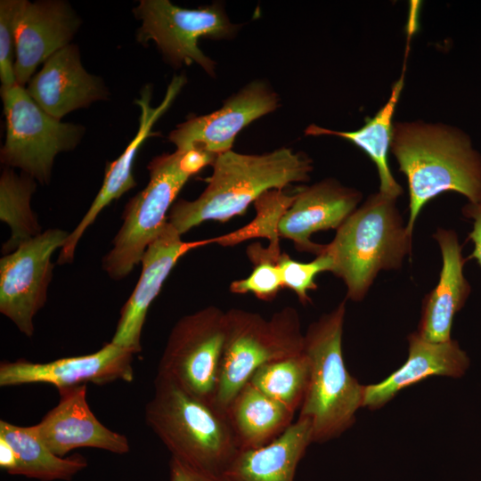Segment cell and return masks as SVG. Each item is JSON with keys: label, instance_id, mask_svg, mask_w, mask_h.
<instances>
[{"label": "cell", "instance_id": "ffe728a7", "mask_svg": "<svg viewBox=\"0 0 481 481\" xmlns=\"http://www.w3.org/2000/svg\"><path fill=\"white\" fill-rule=\"evenodd\" d=\"M433 238L441 251L442 267L437 284L422 301L417 331L428 341L444 342L451 339L453 318L464 306L471 286L464 275L467 259L457 232L438 227Z\"/></svg>", "mask_w": 481, "mask_h": 481}, {"label": "cell", "instance_id": "8992f818", "mask_svg": "<svg viewBox=\"0 0 481 481\" xmlns=\"http://www.w3.org/2000/svg\"><path fill=\"white\" fill-rule=\"evenodd\" d=\"M216 155L200 151L163 153L148 165V184L128 200L122 225L112 240L111 249L102 258V269L113 280L126 277L141 262L150 243L158 237L180 191L187 181Z\"/></svg>", "mask_w": 481, "mask_h": 481}, {"label": "cell", "instance_id": "836d02e7", "mask_svg": "<svg viewBox=\"0 0 481 481\" xmlns=\"http://www.w3.org/2000/svg\"><path fill=\"white\" fill-rule=\"evenodd\" d=\"M18 466V458L10 444L0 437V467L8 474L14 475Z\"/></svg>", "mask_w": 481, "mask_h": 481}, {"label": "cell", "instance_id": "7a4b0ae2", "mask_svg": "<svg viewBox=\"0 0 481 481\" xmlns=\"http://www.w3.org/2000/svg\"><path fill=\"white\" fill-rule=\"evenodd\" d=\"M212 167L203 192L194 200H177L168 213L167 222L181 235L203 222L242 215L265 192L307 182L314 169L308 155L287 147L262 154L231 150L217 155Z\"/></svg>", "mask_w": 481, "mask_h": 481}, {"label": "cell", "instance_id": "5b68a950", "mask_svg": "<svg viewBox=\"0 0 481 481\" xmlns=\"http://www.w3.org/2000/svg\"><path fill=\"white\" fill-rule=\"evenodd\" d=\"M346 299L312 322L304 336L310 374L298 417L312 427L313 443H324L346 431L363 407L364 386L347 371L342 352Z\"/></svg>", "mask_w": 481, "mask_h": 481}, {"label": "cell", "instance_id": "6da1fadb", "mask_svg": "<svg viewBox=\"0 0 481 481\" xmlns=\"http://www.w3.org/2000/svg\"><path fill=\"white\" fill-rule=\"evenodd\" d=\"M390 151L407 180L410 233L424 206L441 193L481 201V153L461 128L423 120L394 122Z\"/></svg>", "mask_w": 481, "mask_h": 481}, {"label": "cell", "instance_id": "ac0fdd59", "mask_svg": "<svg viewBox=\"0 0 481 481\" xmlns=\"http://www.w3.org/2000/svg\"><path fill=\"white\" fill-rule=\"evenodd\" d=\"M60 401L36 425L47 447L56 455L66 457L70 451L90 447L116 454L129 452L126 436L102 425L86 401V385L59 391Z\"/></svg>", "mask_w": 481, "mask_h": 481}, {"label": "cell", "instance_id": "4316f807", "mask_svg": "<svg viewBox=\"0 0 481 481\" xmlns=\"http://www.w3.org/2000/svg\"><path fill=\"white\" fill-rule=\"evenodd\" d=\"M310 374L309 361L304 353L261 366L249 383L293 412L304 401Z\"/></svg>", "mask_w": 481, "mask_h": 481}, {"label": "cell", "instance_id": "7402d4cb", "mask_svg": "<svg viewBox=\"0 0 481 481\" xmlns=\"http://www.w3.org/2000/svg\"><path fill=\"white\" fill-rule=\"evenodd\" d=\"M312 443L310 421L298 417L269 444L239 450L222 476L226 481H294L298 465Z\"/></svg>", "mask_w": 481, "mask_h": 481}, {"label": "cell", "instance_id": "1f68e13d", "mask_svg": "<svg viewBox=\"0 0 481 481\" xmlns=\"http://www.w3.org/2000/svg\"><path fill=\"white\" fill-rule=\"evenodd\" d=\"M461 214L473 221V228L468 234V240L474 244V249L466 259H475L481 269V201L467 202L461 208Z\"/></svg>", "mask_w": 481, "mask_h": 481}, {"label": "cell", "instance_id": "2e32d148", "mask_svg": "<svg viewBox=\"0 0 481 481\" xmlns=\"http://www.w3.org/2000/svg\"><path fill=\"white\" fill-rule=\"evenodd\" d=\"M185 83L184 75L174 76L167 88L163 101L156 107L151 104V89L148 86L143 88L140 97L135 102L141 112L137 133L123 153L117 159L109 163L100 191L87 212L76 228L69 232L64 246L61 249L57 258L59 265L69 264L73 261L78 241L102 210L136 185L133 175L136 153L145 140L153 135L151 129L155 123L169 109Z\"/></svg>", "mask_w": 481, "mask_h": 481}, {"label": "cell", "instance_id": "7c38bea8", "mask_svg": "<svg viewBox=\"0 0 481 481\" xmlns=\"http://www.w3.org/2000/svg\"><path fill=\"white\" fill-rule=\"evenodd\" d=\"M280 105V97L264 80H254L227 98L223 106L206 115L188 118L168 135L179 151L219 155L232 150L236 135L250 123Z\"/></svg>", "mask_w": 481, "mask_h": 481}, {"label": "cell", "instance_id": "5bb4252c", "mask_svg": "<svg viewBox=\"0 0 481 481\" xmlns=\"http://www.w3.org/2000/svg\"><path fill=\"white\" fill-rule=\"evenodd\" d=\"M181 234L167 222L161 232L147 247L142 273L132 294L120 311L111 338L113 344L141 351V336L148 310L178 260L192 249L213 243L212 239L183 241Z\"/></svg>", "mask_w": 481, "mask_h": 481}, {"label": "cell", "instance_id": "d6986e66", "mask_svg": "<svg viewBox=\"0 0 481 481\" xmlns=\"http://www.w3.org/2000/svg\"><path fill=\"white\" fill-rule=\"evenodd\" d=\"M26 89L42 110L58 119L109 96L102 79L82 65L79 49L74 44L49 57Z\"/></svg>", "mask_w": 481, "mask_h": 481}, {"label": "cell", "instance_id": "52a82bcc", "mask_svg": "<svg viewBox=\"0 0 481 481\" xmlns=\"http://www.w3.org/2000/svg\"><path fill=\"white\" fill-rule=\"evenodd\" d=\"M298 311L286 306L265 319L243 309L226 311V331L214 404L226 412L253 373L269 363L303 353Z\"/></svg>", "mask_w": 481, "mask_h": 481}, {"label": "cell", "instance_id": "d6a6232c", "mask_svg": "<svg viewBox=\"0 0 481 481\" xmlns=\"http://www.w3.org/2000/svg\"><path fill=\"white\" fill-rule=\"evenodd\" d=\"M169 481H226L223 476L208 474L196 469L171 457Z\"/></svg>", "mask_w": 481, "mask_h": 481}, {"label": "cell", "instance_id": "f1b7e54d", "mask_svg": "<svg viewBox=\"0 0 481 481\" xmlns=\"http://www.w3.org/2000/svg\"><path fill=\"white\" fill-rule=\"evenodd\" d=\"M248 257L253 263L252 272L244 279L231 282L230 291L236 294L252 293L258 299L270 301L276 298L283 288L276 254L259 243L249 246Z\"/></svg>", "mask_w": 481, "mask_h": 481}, {"label": "cell", "instance_id": "277c9868", "mask_svg": "<svg viewBox=\"0 0 481 481\" xmlns=\"http://www.w3.org/2000/svg\"><path fill=\"white\" fill-rule=\"evenodd\" d=\"M145 421L173 458L222 476L240 450L226 413L157 375Z\"/></svg>", "mask_w": 481, "mask_h": 481}, {"label": "cell", "instance_id": "8fae6325", "mask_svg": "<svg viewBox=\"0 0 481 481\" xmlns=\"http://www.w3.org/2000/svg\"><path fill=\"white\" fill-rule=\"evenodd\" d=\"M69 232L51 228L0 259V313L27 337L34 334V317L47 301L54 265L52 256Z\"/></svg>", "mask_w": 481, "mask_h": 481}, {"label": "cell", "instance_id": "d4e9b609", "mask_svg": "<svg viewBox=\"0 0 481 481\" xmlns=\"http://www.w3.org/2000/svg\"><path fill=\"white\" fill-rule=\"evenodd\" d=\"M0 437L16 452L14 475L40 481H68L87 467L86 459L78 453L68 457L54 454L40 437L36 425L22 427L1 420Z\"/></svg>", "mask_w": 481, "mask_h": 481}, {"label": "cell", "instance_id": "4fadbf2b", "mask_svg": "<svg viewBox=\"0 0 481 481\" xmlns=\"http://www.w3.org/2000/svg\"><path fill=\"white\" fill-rule=\"evenodd\" d=\"M135 355L129 349L109 342L93 354L47 363H33L25 359L4 361L0 363V386L48 384L61 391L87 383L131 382L135 376Z\"/></svg>", "mask_w": 481, "mask_h": 481}, {"label": "cell", "instance_id": "cb8c5ba5", "mask_svg": "<svg viewBox=\"0 0 481 481\" xmlns=\"http://www.w3.org/2000/svg\"><path fill=\"white\" fill-rule=\"evenodd\" d=\"M225 413L240 450L258 448L273 441L293 423L295 414L249 382Z\"/></svg>", "mask_w": 481, "mask_h": 481}, {"label": "cell", "instance_id": "f546056e", "mask_svg": "<svg viewBox=\"0 0 481 481\" xmlns=\"http://www.w3.org/2000/svg\"><path fill=\"white\" fill-rule=\"evenodd\" d=\"M277 264L281 271L283 288L291 289L305 306L311 302L308 291L316 290L318 288L315 277L320 273H330L332 268V259L325 250L307 263L295 260L288 254L281 252Z\"/></svg>", "mask_w": 481, "mask_h": 481}, {"label": "cell", "instance_id": "484cf974", "mask_svg": "<svg viewBox=\"0 0 481 481\" xmlns=\"http://www.w3.org/2000/svg\"><path fill=\"white\" fill-rule=\"evenodd\" d=\"M36 187V180L29 175H18L8 167L3 169L0 177V219L8 224L11 231L10 238L2 247L4 255L42 232L30 205Z\"/></svg>", "mask_w": 481, "mask_h": 481}, {"label": "cell", "instance_id": "ba28073f", "mask_svg": "<svg viewBox=\"0 0 481 481\" xmlns=\"http://www.w3.org/2000/svg\"><path fill=\"white\" fill-rule=\"evenodd\" d=\"M1 96L6 120L1 163L20 168L40 183L47 184L55 157L77 147L85 134L84 126L64 123L49 115L17 83L2 88Z\"/></svg>", "mask_w": 481, "mask_h": 481}, {"label": "cell", "instance_id": "9c48e42d", "mask_svg": "<svg viewBox=\"0 0 481 481\" xmlns=\"http://www.w3.org/2000/svg\"><path fill=\"white\" fill-rule=\"evenodd\" d=\"M133 12L142 21L137 30L139 43L147 45L152 41L172 66L196 63L211 77L216 74V62L201 51L199 40L231 39L240 29L218 3L187 9L169 0H141Z\"/></svg>", "mask_w": 481, "mask_h": 481}, {"label": "cell", "instance_id": "3957f363", "mask_svg": "<svg viewBox=\"0 0 481 481\" xmlns=\"http://www.w3.org/2000/svg\"><path fill=\"white\" fill-rule=\"evenodd\" d=\"M380 192L370 195L325 244L332 273L346 287V299L362 301L381 271L399 270L411 255L412 234L396 206Z\"/></svg>", "mask_w": 481, "mask_h": 481}, {"label": "cell", "instance_id": "83f0119b", "mask_svg": "<svg viewBox=\"0 0 481 481\" xmlns=\"http://www.w3.org/2000/svg\"><path fill=\"white\" fill-rule=\"evenodd\" d=\"M294 199L295 195H288L281 190L265 192L254 203L257 216L250 224L233 232L213 238L212 242L231 246L246 239L265 237L269 240L268 249L276 254H281L278 226Z\"/></svg>", "mask_w": 481, "mask_h": 481}, {"label": "cell", "instance_id": "e0dca14e", "mask_svg": "<svg viewBox=\"0 0 481 481\" xmlns=\"http://www.w3.org/2000/svg\"><path fill=\"white\" fill-rule=\"evenodd\" d=\"M82 20L62 0L24 1L16 30L14 75L17 84H29L37 66L70 45Z\"/></svg>", "mask_w": 481, "mask_h": 481}, {"label": "cell", "instance_id": "4dcf8cb0", "mask_svg": "<svg viewBox=\"0 0 481 481\" xmlns=\"http://www.w3.org/2000/svg\"><path fill=\"white\" fill-rule=\"evenodd\" d=\"M25 0L0 1V79L1 89L16 84L14 75L16 30Z\"/></svg>", "mask_w": 481, "mask_h": 481}, {"label": "cell", "instance_id": "30bf717a", "mask_svg": "<svg viewBox=\"0 0 481 481\" xmlns=\"http://www.w3.org/2000/svg\"><path fill=\"white\" fill-rule=\"evenodd\" d=\"M225 331L226 311L217 306L183 316L169 333L157 375L214 404Z\"/></svg>", "mask_w": 481, "mask_h": 481}, {"label": "cell", "instance_id": "603a6c76", "mask_svg": "<svg viewBox=\"0 0 481 481\" xmlns=\"http://www.w3.org/2000/svg\"><path fill=\"white\" fill-rule=\"evenodd\" d=\"M404 85V69L400 77L393 85L390 95L386 103L365 124L354 131H338L311 124L305 130L306 135L320 136L331 135L351 142L363 150L374 163L379 179V192L398 199L404 190L394 177L387 155L390 151L393 118L396 105L401 97Z\"/></svg>", "mask_w": 481, "mask_h": 481}, {"label": "cell", "instance_id": "9a60e30c", "mask_svg": "<svg viewBox=\"0 0 481 481\" xmlns=\"http://www.w3.org/2000/svg\"><path fill=\"white\" fill-rule=\"evenodd\" d=\"M363 193L329 177L303 187L282 216L278 232L280 237L293 241L295 248L318 256L325 244L311 240L320 231L337 230L359 207Z\"/></svg>", "mask_w": 481, "mask_h": 481}, {"label": "cell", "instance_id": "44dd1931", "mask_svg": "<svg viewBox=\"0 0 481 481\" xmlns=\"http://www.w3.org/2000/svg\"><path fill=\"white\" fill-rule=\"evenodd\" d=\"M405 363L384 380L364 386L363 407L377 410L404 388L432 376L462 377L469 358L456 340L432 342L418 331L410 333Z\"/></svg>", "mask_w": 481, "mask_h": 481}]
</instances>
